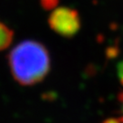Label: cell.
Returning a JSON list of instances; mask_svg holds the SVG:
<instances>
[{
  "mask_svg": "<svg viewBox=\"0 0 123 123\" xmlns=\"http://www.w3.org/2000/svg\"><path fill=\"white\" fill-rule=\"evenodd\" d=\"M14 32L4 23L0 22V51L7 49L13 41Z\"/></svg>",
  "mask_w": 123,
  "mask_h": 123,
  "instance_id": "3",
  "label": "cell"
},
{
  "mask_svg": "<svg viewBox=\"0 0 123 123\" xmlns=\"http://www.w3.org/2000/svg\"><path fill=\"white\" fill-rule=\"evenodd\" d=\"M118 76L120 80V83L123 86V61H121L118 66Z\"/></svg>",
  "mask_w": 123,
  "mask_h": 123,
  "instance_id": "5",
  "label": "cell"
},
{
  "mask_svg": "<svg viewBox=\"0 0 123 123\" xmlns=\"http://www.w3.org/2000/svg\"><path fill=\"white\" fill-rule=\"evenodd\" d=\"M57 3H58V0H41V6L47 10L55 9Z\"/></svg>",
  "mask_w": 123,
  "mask_h": 123,
  "instance_id": "4",
  "label": "cell"
},
{
  "mask_svg": "<svg viewBox=\"0 0 123 123\" xmlns=\"http://www.w3.org/2000/svg\"><path fill=\"white\" fill-rule=\"evenodd\" d=\"M51 29L64 37H72L79 31L81 22L79 12L67 6L57 7L49 18Z\"/></svg>",
  "mask_w": 123,
  "mask_h": 123,
  "instance_id": "2",
  "label": "cell"
},
{
  "mask_svg": "<svg viewBox=\"0 0 123 123\" xmlns=\"http://www.w3.org/2000/svg\"><path fill=\"white\" fill-rule=\"evenodd\" d=\"M8 64L15 80L24 86L39 83L50 70V56L47 48L35 40H25L14 48Z\"/></svg>",
  "mask_w": 123,
  "mask_h": 123,
  "instance_id": "1",
  "label": "cell"
},
{
  "mask_svg": "<svg viewBox=\"0 0 123 123\" xmlns=\"http://www.w3.org/2000/svg\"><path fill=\"white\" fill-rule=\"evenodd\" d=\"M119 102H120V105H121V112H122L121 121L123 122V92L119 94Z\"/></svg>",
  "mask_w": 123,
  "mask_h": 123,
  "instance_id": "6",
  "label": "cell"
}]
</instances>
